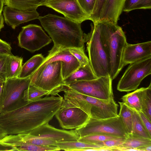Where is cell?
<instances>
[{"instance_id":"obj_35","label":"cell","mask_w":151,"mask_h":151,"mask_svg":"<svg viewBox=\"0 0 151 151\" xmlns=\"http://www.w3.org/2000/svg\"><path fill=\"white\" fill-rule=\"evenodd\" d=\"M105 1L96 0L92 13L89 17V20L92 21L93 23L98 22Z\"/></svg>"},{"instance_id":"obj_41","label":"cell","mask_w":151,"mask_h":151,"mask_svg":"<svg viewBox=\"0 0 151 151\" xmlns=\"http://www.w3.org/2000/svg\"><path fill=\"white\" fill-rule=\"evenodd\" d=\"M138 151H150L151 145L140 147L138 149Z\"/></svg>"},{"instance_id":"obj_17","label":"cell","mask_w":151,"mask_h":151,"mask_svg":"<svg viewBox=\"0 0 151 151\" xmlns=\"http://www.w3.org/2000/svg\"><path fill=\"white\" fill-rule=\"evenodd\" d=\"M2 11L5 23L13 29L22 24L38 19L40 17L37 10L22 11L6 5Z\"/></svg>"},{"instance_id":"obj_39","label":"cell","mask_w":151,"mask_h":151,"mask_svg":"<svg viewBox=\"0 0 151 151\" xmlns=\"http://www.w3.org/2000/svg\"><path fill=\"white\" fill-rule=\"evenodd\" d=\"M136 112L139 114L148 132L151 135V121L149 120L142 111Z\"/></svg>"},{"instance_id":"obj_6","label":"cell","mask_w":151,"mask_h":151,"mask_svg":"<svg viewBox=\"0 0 151 151\" xmlns=\"http://www.w3.org/2000/svg\"><path fill=\"white\" fill-rule=\"evenodd\" d=\"M112 81L110 75L94 79L76 81L65 85L81 93L100 99H114Z\"/></svg>"},{"instance_id":"obj_10","label":"cell","mask_w":151,"mask_h":151,"mask_svg":"<svg viewBox=\"0 0 151 151\" xmlns=\"http://www.w3.org/2000/svg\"><path fill=\"white\" fill-rule=\"evenodd\" d=\"M30 83L29 77L15 78L7 79L5 82L0 101V114L19 100Z\"/></svg>"},{"instance_id":"obj_32","label":"cell","mask_w":151,"mask_h":151,"mask_svg":"<svg viewBox=\"0 0 151 151\" xmlns=\"http://www.w3.org/2000/svg\"><path fill=\"white\" fill-rule=\"evenodd\" d=\"M117 137L114 136L100 134H94L80 137L78 141L87 143L96 144L106 140Z\"/></svg>"},{"instance_id":"obj_25","label":"cell","mask_w":151,"mask_h":151,"mask_svg":"<svg viewBox=\"0 0 151 151\" xmlns=\"http://www.w3.org/2000/svg\"><path fill=\"white\" fill-rule=\"evenodd\" d=\"M118 103L120 106L118 115L121 117L128 134H131L132 132L133 110L128 107L123 102Z\"/></svg>"},{"instance_id":"obj_34","label":"cell","mask_w":151,"mask_h":151,"mask_svg":"<svg viewBox=\"0 0 151 151\" xmlns=\"http://www.w3.org/2000/svg\"><path fill=\"white\" fill-rule=\"evenodd\" d=\"M10 55L0 53V78L6 81L9 56Z\"/></svg>"},{"instance_id":"obj_4","label":"cell","mask_w":151,"mask_h":151,"mask_svg":"<svg viewBox=\"0 0 151 151\" xmlns=\"http://www.w3.org/2000/svg\"><path fill=\"white\" fill-rule=\"evenodd\" d=\"M91 29L88 35L87 50L90 63L97 77L109 75L110 65L108 55L104 43L100 23L91 24Z\"/></svg>"},{"instance_id":"obj_18","label":"cell","mask_w":151,"mask_h":151,"mask_svg":"<svg viewBox=\"0 0 151 151\" xmlns=\"http://www.w3.org/2000/svg\"><path fill=\"white\" fill-rule=\"evenodd\" d=\"M126 0H105L98 22L117 23Z\"/></svg>"},{"instance_id":"obj_8","label":"cell","mask_w":151,"mask_h":151,"mask_svg":"<svg viewBox=\"0 0 151 151\" xmlns=\"http://www.w3.org/2000/svg\"><path fill=\"white\" fill-rule=\"evenodd\" d=\"M151 74V56L130 64L119 80L117 90L127 92L134 91Z\"/></svg>"},{"instance_id":"obj_23","label":"cell","mask_w":151,"mask_h":151,"mask_svg":"<svg viewBox=\"0 0 151 151\" xmlns=\"http://www.w3.org/2000/svg\"><path fill=\"white\" fill-rule=\"evenodd\" d=\"M151 145V139L128 134L120 146L125 147L128 151H138V149L145 146Z\"/></svg>"},{"instance_id":"obj_2","label":"cell","mask_w":151,"mask_h":151,"mask_svg":"<svg viewBox=\"0 0 151 151\" xmlns=\"http://www.w3.org/2000/svg\"><path fill=\"white\" fill-rule=\"evenodd\" d=\"M38 19L52 40L54 46L64 49L84 47L85 35L81 24L50 14L40 16Z\"/></svg>"},{"instance_id":"obj_1","label":"cell","mask_w":151,"mask_h":151,"mask_svg":"<svg viewBox=\"0 0 151 151\" xmlns=\"http://www.w3.org/2000/svg\"><path fill=\"white\" fill-rule=\"evenodd\" d=\"M63 100L60 96H51L27 102L22 96L0 114V127L8 134L29 133L48 123L60 108Z\"/></svg>"},{"instance_id":"obj_13","label":"cell","mask_w":151,"mask_h":151,"mask_svg":"<svg viewBox=\"0 0 151 151\" xmlns=\"http://www.w3.org/2000/svg\"><path fill=\"white\" fill-rule=\"evenodd\" d=\"M63 14L65 17L81 24L89 20L77 0H47L43 5Z\"/></svg>"},{"instance_id":"obj_19","label":"cell","mask_w":151,"mask_h":151,"mask_svg":"<svg viewBox=\"0 0 151 151\" xmlns=\"http://www.w3.org/2000/svg\"><path fill=\"white\" fill-rule=\"evenodd\" d=\"M97 78L89 62L84 66H80L68 77L64 79L63 81L66 85L72 82L93 80Z\"/></svg>"},{"instance_id":"obj_16","label":"cell","mask_w":151,"mask_h":151,"mask_svg":"<svg viewBox=\"0 0 151 151\" xmlns=\"http://www.w3.org/2000/svg\"><path fill=\"white\" fill-rule=\"evenodd\" d=\"M151 56V41L134 44L127 43L124 47L122 57L124 66Z\"/></svg>"},{"instance_id":"obj_26","label":"cell","mask_w":151,"mask_h":151,"mask_svg":"<svg viewBox=\"0 0 151 151\" xmlns=\"http://www.w3.org/2000/svg\"><path fill=\"white\" fill-rule=\"evenodd\" d=\"M140 88L123 96L121 98L122 102L129 108L136 111H142L140 97Z\"/></svg>"},{"instance_id":"obj_27","label":"cell","mask_w":151,"mask_h":151,"mask_svg":"<svg viewBox=\"0 0 151 151\" xmlns=\"http://www.w3.org/2000/svg\"><path fill=\"white\" fill-rule=\"evenodd\" d=\"M23 58L11 55L8 63L6 80L18 78L21 71Z\"/></svg>"},{"instance_id":"obj_9","label":"cell","mask_w":151,"mask_h":151,"mask_svg":"<svg viewBox=\"0 0 151 151\" xmlns=\"http://www.w3.org/2000/svg\"><path fill=\"white\" fill-rule=\"evenodd\" d=\"M17 38L19 46L31 52L39 50L52 40L40 26L35 24L22 27Z\"/></svg>"},{"instance_id":"obj_12","label":"cell","mask_w":151,"mask_h":151,"mask_svg":"<svg viewBox=\"0 0 151 151\" xmlns=\"http://www.w3.org/2000/svg\"><path fill=\"white\" fill-rule=\"evenodd\" d=\"M57 61L61 62L62 75L63 80L80 66L78 60L70 53L68 48H62L53 46L37 69L49 63Z\"/></svg>"},{"instance_id":"obj_36","label":"cell","mask_w":151,"mask_h":151,"mask_svg":"<svg viewBox=\"0 0 151 151\" xmlns=\"http://www.w3.org/2000/svg\"><path fill=\"white\" fill-rule=\"evenodd\" d=\"M126 137H117L96 143L102 147H114L121 145L124 142Z\"/></svg>"},{"instance_id":"obj_29","label":"cell","mask_w":151,"mask_h":151,"mask_svg":"<svg viewBox=\"0 0 151 151\" xmlns=\"http://www.w3.org/2000/svg\"><path fill=\"white\" fill-rule=\"evenodd\" d=\"M131 134L151 139V135L147 130L139 114L134 110L132 113V132Z\"/></svg>"},{"instance_id":"obj_5","label":"cell","mask_w":151,"mask_h":151,"mask_svg":"<svg viewBox=\"0 0 151 151\" xmlns=\"http://www.w3.org/2000/svg\"><path fill=\"white\" fill-rule=\"evenodd\" d=\"M30 84L49 91L48 95L55 96L66 88L60 61L49 63L37 70L29 77Z\"/></svg>"},{"instance_id":"obj_21","label":"cell","mask_w":151,"mask_h":151,"mask_svg":"<svg viewBox=\"0 0 151 151\" xmlns=\"http://www.w3.org/2000/svg\"><path fill=\"white\" fill-rule=\"evenodd\" d=\"M45 58L41 54L32 56L22 65L18 78H25L29 77L42 64Z\"/></svg>"},{"instance_id":"obj_30","label":"cell","mask_w":151,"mask_h":151,"mask_svg":"<svg viewBox=\"0 0 151 151\" xmlns=\"http://www.w3.org/2000/svg\"><path fill=\"white\" fill-rule=\"evenodd\" d=\"M49 91L29 84L24 91L23 100L27 102L35 101L45 96H48Z\"/></svg>"},{"instance_id":"obj_28","label":"cell","mask_w":151,"mask_h":151,"mask_svg":"<svg viewBox=\"0 0 151 151\" xmlns=\"http://www.w3.org/2000/svg\"><path fill=\"white\" fill-rule=\"evenodd\" d=\"M18 138L21 141L36 145L47 146H55L56 142L48 139L38 137L29 133L16 134Z\"/></svg>"},{"instance_id":"obj_43","label":"cell","mask_w":151,"mask_h":151,"mask_svg":"<svg viewBox=\"0 0 151 151\" xmlns=\"http://www.w3.org/2000/svg\"><path fill=\"white\" fill-rule=\"evenodd\" d=\"M4 18L2 14L0 16V31L4 26Z\"/></svg>"},{"instance_id":"obj_40","label":"cell","mask_w":151,"mask_h":151,"mask_svg":"<svg viewBox=\"0 0 151 151\" xmlns=\"http://www.w3.org/2000/svg\"><path fill=\"white\" fill-rule=\"evenodd\" d=\"M5 81L0 78V101L2 94Z\"/></svg>"},{"instance_id":"obj_44","label":"cell","mask_w":151,"mask_h":151,"mask_svg":"<svg viewBox=\"0 0 151 151\" xmlns=\"http://www.w3.org/2000/svg\"><path fill=\"white\" fill-rule=\"evenodd\" d=\"M4 0H0V16L2 14V12L3 9Z\"/></svg>"},{"instance_id":"obj_42","label":"cell","mask_w":151,"mask_h":151,"mask_svg":"<svg viewBox=\"0 0 151 151\" xmlns=\"http://www.w3.org/2000/svg\"><path fill=\"white\" fill-rule=\"evenodd\" d=\"M8 134L6 132L3 128L0 127V140Z\"/></svg>"},{"instance_id":"obj_14","label":"cell","mask_w":151,"mask_h":151,"mask_svg":"<svg viewBox=\"0 0 151 151\" xmlns=\"http://www.w3.org/2000/svg\"><path fill=\"white\" fill-rule=\"evenodd\" d=\"M35 136L47 139L56 142L78 141L80 137L77 131L58 129L47 123L29 133Z\"/></svg>"},{"instance_id":"obj_7","label":"cell","mask_w":151,"mask_h":151,"mask_svg":"<svg viewBox=\"0 0 151 151\" xmlns=\"http://www.w3.org/2000/svg\"><path fill=\"white\" fill-rule=\"evenodd\" d=\"M80 137L94 134H100L117 137H127L128 134L120 116L104 119L90 118L81 127L75 129Z\"/></svg>"},{"instance_id":"obj_11","label":"cell","mask_w":151,"mask_h":151,"mask_svg":"<svg viewBox=\"0 0 151 151\" xmlns=\"http://www.w3.org/2000/svg\"><path fill=\"white\" fill-rule=\"evenodd\" d=\"M55 116L62 128L70 129L81 127L90 118L86 112L80 108L62 105Z\"/></svg>"},{"instance_id":"obj_22","label":"cell","mask_w":151,"mask_h":151,"mask_svg":"<svg viewBox=\"0 0 151 151\" xmlns=\"http://www.w3.org/2000/svg\"><path fill=\"white\" fill-rule=\"evenodd\" d=\"M56 146L60 150L65 151H87L88 149L102 147L100 145L87 143L78 141L57 142Z\"/></svg>"},{"instance_id":"obj_20","label":"cell","mask_w":151,"mask_h":151,"mask_svg":"<svg viewBox=\"0 0 151 151\" xmlns=\"http://www.w3.org/2000/svg\"><path fill=\"white\" fill-rule=\"evenodd\" d=\"M47 0H4V4L10 7L22 11L37 10L43 6Z\"/></svg>"},{"instance_id":"obj_24","label":"cell","mask_w":151,"mask_h":151,"mask_svg":"<svg viewBox=\"0 0 151 151\" xmlns=\"http://www.w3.org/2000/svg\"><path fill=\"white\" fill-rule=\"evenodd\" d=\"M140 88L141 111L151 121V83L147 87Z\"/></svg>"},{"instance_id":"obj_38","label":"cell","mask_w":151,"mask_h":151,"mask_svg":"<svg viewBox=\"0 0 151 151\" xmlns=\"http://www.w3.org/2000/svg\"><path fill=\"white\" fill-rule=\"evenodd\" d=\"M12 48L10 45L0 39V53L9 55L12 54L11 52Z\"/></svg>"},{"instance_id":"obj_33","label":"cell","mask_w":151,"mask_h":151,"mask_svg":"<svg viewBox=\"0 0 151 151\" xmlns=\"http://www.w3.org/2000/svg\"><path fill=\"white\" fill-rule=\"evenodd\" d=\"M84 47H72L68 48L69 51L78 60L80 64V66H84L89 62L88 58L85 54Z\"/></svg>"},{"instance_id":"obj_37","label":"cell","mask_w":151,"mask_h":151,"mask_svg":"<svg viewBox=\"0 0 151 151\" xmlns=\"http://www.w3.org/2000/svg\"><path fill=\"white\" fill-rule=\"evenodd\" d=\"M84 12L89 17L92 14L96 0H77Z\"/></svg>"},{"instance_id":"obj_15","label":"cell","mask_w":151,"mask_h":151,"mask_svg":"<svg viewBox=\"0 0 151 151\" xmlns=\"http://www.w3.org/2000/svg\"><path fill=\"white\" fill-rule=\"evenodd\" d=\"M83 95L91 106L90 118L98 119H104L118 115V105L114 99L103 100Z\"/></svg>"},{"instance_id":"obj_31","label":"cell","mask_w":151,"mask_h":151,"mask_svg":"<svg viewBox=\"0 0 151 151\" xmlns=\"http://www.w3.org/2000/svg\"><path fill=\"white\" fill-rule=\"evenodd\" d=\"M151 9V0H126L123 11L129 12L136 9Z\"/></svg>"},{"instance_id":"obj_3","label":"cell","mask_w":151,"mask_h":151,"mask_svg":"<svg viewBox=\"0 0 151 151\" xmlns=\"http://www.w3.org/2000/svg\"><path fill=\"white\" fill-rule=\"evenodd\" d=\"M98 22L109 59V75L113 80L124 67L122 55L127 42L124 32L117 24L108 21Z\"/></svg>"}]
</instances>
